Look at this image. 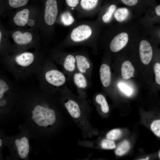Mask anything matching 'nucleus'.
<instances>
[{"label": "nucleus", "mask_w": 160, "mask_h": 160, "mask_svg": "<svg viewBox=\"0 0 160 160\" xmlns=\"http://www.w3.org/2000/svg\"><path fill=\"white\" fill-rule=\"evenodd\" d=\"M44 60L37 53L25 51L4 56L1 61L5 68L18 81L36 75Z\"/></svg>", "instance_id": "nucleus-1"}, {"label": "nucleus", "mask_w": 160, "mask_h": 160, "mask_svg": "<svg viewBox=\"0 0 160 160\" xmlns=\"http://www.w3.org/2000/svg\"><path fill=\"white\" fill-rule=\"evenodd\" d=\"M101 0H80L77 9L78 18L91 17L98 13Z\"/></svg>", "instance_id": "nucleus-6"}, {"label": "nucleus", "mask_w": 160, "mask_h": 160, "mask_svg": "<svg viewBox=\"0 0 160 160\" xmlns=\"http://www.w3.org/2000/svg\"><path fill=\"white\" fill-rule=\"evenodd\" d=\"M122 134L121 131L118 129H112L109 132L106 134V138L113 140L119 139Z\"/></svg>", "instance_id": "nucleus-25"}, {"label": "nucleus", "mask_w": 160, "mask_h": 160, "mask_svg": "<svg viewBox=\"0 0 160 160\" xmlns=\"http://www.w3.org/2000/svg\"><path fill=\"white\" fill-rule=\"evenodd\" d=\"M73 13L71 10H68L61 14L60 16V21L63 25L72 26L76 23Z\"/></svg>", "instance_id": "nucleus-21"}, {"label": "nucleus", "mask_w": 160, "mask_h": 160, "mask_svg": "<svg viewBox=\"0 0 160 160\" xmlns=\"http://www.w3.org/2000/svg\"><path fill=\"white\" fill-rule=\"evenodd\" d=\"M57 0H46L45 3L44 19L46 23L49 26L55 23L59 12Z\"/></svg>", "instance_id": "nucleus-9"}, {"label": "nucleus", "mask_w": 160, "mask_h": 160, "mask_svg": "<svg viewBox=\"0 0 160 160\" xmlns=\"http://www.w3.org/2000/svg\"><path fill=\"white\" fill-rule=\"evenodd\" d=\"M73 80L75 84L79 88H84L87 86V81L84 75L81 73L74 74Z\"/></svg>", "instance_id": "nucleus-23"}, {"label": "nucleus", "mask_w": 160, "mask_h": 160, "mask_svg": "<svg viewBox=\"0 0 160 160\" xmlns=\"http://www.w3.org/2000/svg\"><path fill=\"white\" fill-rule=\"evenodd\" d=\"M100 145L101 148L105 149H112L116 147L114 140L107 138L103 139Z\"/></svg>", "instance_id": "nucleus-27"}, {"label": "nucleus", "mask_w": 160, "mask_h": 160, "mask_svg": "<svg viewBox=\"0 0 160 160\" xmlns=\"http://www.w3.org/2000/svg\"><path fill=\"white\" fill-rule=\"evenodd\" d=\"M121 73L122 78L125 79H129L133 76L135 69L131 63L128 60L124 61L121 67Z\"/></svg>", "instance_id": "nucleus-20"}, {"label": "nucleus", "mask_w": 160, "mask_h": 160, "mask_svg": "<svg viewBox=\"0 0 160 160\" xmlns=\"http://www.w3.org/2000/svg\"><path fill=\"white\" fill-rule=\"evenodd\" d=\"M53 66L51 61L44 59L40 69L36 75L39 86L50 92L54 88L63 86L66 81V78L63 73Z\"/></svg>", "instance_id": "nucleus-4"}, {"label": "nucleus", "mask_w": 160, "mask_h": 160, "mask_svg": "<svg viewBox=\"0 0 160 160\" xmlns=\"http://www.w3.org/2000/svg\"><path fill=\"white\" fill-rule=\"evenodd\" d=\"M119 89L126 95L128 96L131 95L132 92L131 88L125 84L120 83L118 84Z\"/></svg>", "instance_id": "nucleus-31"}, {"label": "nucleus", "mask_w": 160, "mask_h": 160, "mask_svg": "<svg viewBox=\"0 0 160 160\" xmlns=\"http://www.w3.org/2000/svg\"><path fill=\"white\" fill-rule=\"evenodd\" d=\"M155 80L156 84L160 86V62H156L153 66Z\"/></svg>", "instance_id": "nucleus-29"}, {"label": "nucleus", "mask_w": 160, "mask_h": 160, "mask_svg": "<svg viewBox=\"0 0 160 160\" xmlns=\"http://www.w3.org/2000/svg\"><path fill=\"white\" fill-rule=\"evenodd\" d=\"M2 141L0 139V146L1 147L2 145Z\"/></svg>", "instance_id": "nucleus-34"}, {"label": "nucleus", "mask_w": 160, "mask_h": 160, "mask_svg": "<svg viewBox=\"0 0 160 160\" xmlns=\"http://www.w3.org/2000/svg\"><path fill=\"white\" fill-rule=\"evenodd\" d=\"M119 4L131 9L134 12L136 18L141 17L148 9L144 4L143 0H117Z\"/></svg>", "instance_id": "nucleus-12"}, {"label": "nucleus", "mask_w": 160, "mask_h": 160, "mask_svg": "<svg viewBox=\"0 0 160 160\" xmlns=\"http://www.w3.org/2000/svg\"><path fill=\"white\" fill-rule=\"evenodd\" d=\"M141 29L156 44L160 43V25H140Z\"/></svg>", "instance_id": "nucleus-13"}, {"label": "nucleus", "mask_w": 160, "mask_h": 160, "mask_svg": "<svg viewBox=\"0 0 160 160\" xmlns=\"http://www.w3.org/2000/svg\"><path fill=\"white\" fill-rule=\"evenodd\" d=\"M102 27L97 20L76 23L72 26L65 42L72 44L94 42L100 37Z\"/></svg>", "instance_id": "nucleus-3"}, {"label": "nucleus", "mask_w": 160, "mask_h": 160, "mask_svg": "<svg viewBox=\"0 0 160 160\" xmlns=\"http://www.w3.org/2000/svg\"><path fill=\"white\" fill-rule=\"evenodd\" d=\"M135 18V14L131 9L127 7H118L114 14L113 22L125 24L133 21Z\"/></svg>", "instance_id": "nucleus-11"}, {"label": "nucleus", "mask_w": 160, "mask_h": 160, "mask_svg": "<svg viewBox=\"0 0 160 160\" xmlns=\"http://www.w3.org/2000/svg\"><path fill=\"white\" fill-rule=\"evenodd\" d=\"M119 4L117 1L113 0L101 8L97 20L103 27L108 26L113 23L114 14Z\"/></svg>", "instance_id": "nucleus-7"}, {"label": "nucleus", "mask_w": 160, "mask_h": 160, "mask_svg": "<svg viewBox=\"0 0 160 160\" xmlns=\"http://www.w3.org/2000/svg\"><path fill=\"white\" fill-rule=\"evenodd\" d=\"M96 102L101 106L102 111L107 113L109 111V107L105 97L102 95L98 94L95 97Z\"/></svg>", "instance_id": "nucleus-24"}, {"label": "nucleus", "mask_w": 160, "mask_h": 160, "mask_svg": "<svg viewBox=\"0 0 160 160\" xmlns=\"http://www.w3.org/2000/svg\"><path fill=\"white\" fill-rule=\"evenodd\" d=\"M159 158H160V151H159Z\"/></svg>", "instance_id": "nucleus-35"}, {"label": "nucleus", "mask_w": 160, "mask_h": 160, "mask_svg": "<svg viewBox=\"0 0 160 160\" xmlns=\"http://www.w3.org/2000/svg\"><path fill=\"white\" fill-rule=\"evenodd\" d=\"M65 107L73 118H78L81 115V111L78 104L75 101L69 100L64 104Z\"/></svg>", "instance_id": "nucleus-18"}, {"label": "nucleus", "mask_w": 160, "mask_h": 160, "mask_svg": "<svg viewBox=\"0 0 160 160\" xmlns=\"http://www.w3.org/2000/svg\"><path fill=\"white\" fill-rule=\"evenodd\" d=\"M80 0H65V2L71 11L77 9L79 5Z\"/></svg>", "instance_id": "nucleus-30"}, {"label": "nucleus", "mask_w": 160, "mask_h": 160, "mask_svg": "<svg viewBox=\"0 0 160 160\" xmlns=\"http://www.w3.org/2000/svg\"><path fill=\"white\" fill-rule=\"evenodd\" d=\"M29 0H8L9 5L12 8H18L25 6Z\"/></svg>", "instance_id": "nucleus-26"}, {"label": "nucleus", "mask_w": 160, "mask_h": 160, "mask_svg": "<svg viewBox=\"0 0 160 160\" xmlns=\"http://www.w3.org/2000/svg\"><path fill=\"white\" fill-rule=\"evenodd\" d=\"M12 36L17 48L14 51V53L25 51L27 48L30 45L33 39L32 34L28 32L22 33L17 31L14 32Z\"/></svg>", "instance_id": "nucleus-10"}, {"label": "nucleus", "mask_w": 160, "mask_h": 160, "mask_svg": "<svg viewBox=\"0 0 160 160\" xmlns=\"http://www.w3.org/2000/svg\"><path fill=\"white\" fill-rule=\"evenodd\" d=\"M29 10L25 8L18 12L13 19L14 23L19 26H24L27 23L29 18Z\"/></svg>", "instance_id": "nucleus-16"}, {"label": "nucleus", "mask_w": 160, "mask_h": 160, "mask_svg": "<svg viewBox=\"0 0 160 160\" xmlns=\"http://www.w3.org/2000/svg\"><path fill=\"white\" fill-rule=\"evenodd\" d=\"M143 1L148 9L157 4L156 2V0H143Z\"/></svg>", "instance_id": "nucleus-32"}, {"label": "nucleus", "mask_w": 160, "mask_h": 160, "mask_svg": "<svg viewBox=\"0 0 160 160\" xmlns=\"http://www.w3.org/2000/svg\"><path fill=\"white\" fill-rule=\"evenodd\" d=\"M151 128L154 134L160 137V119L154 121L151 124Z\"/></svg>", "instance_id": "nucleus-28"}, {"label": "nucleus", "mask_w": 160, "mask_h": 160, "mask_svg": "<svg viewBox=\"0 0 160 160\" xmlns=\"http://www.w3.org/2000/svg\"><path fill=\"white\" fill-rule=\"evenodd\" d=\"M116 0L117 1V0Z\"/></svg>", "instance_id": "nucleus-36"}, {"label": "nucleus", "mask_w": 160, "mask_h": 160, "mask_svg": "<svg viewBox=\"0 0 160 160\" xmlns=\"http://www.w3.org/2000/svg\"><path fill=\"white\" fill-rule=\"evenodd\" d=\"M100 73L103 86L105 87L109 86L111 81V73L109 66L106 64H102L100 68Z\"/></svg>", "instance_id": "nucleus-15"}, {"label": "nucleus", "mask_w": 160, "mask_h": 160, "mask_svg": "<svg viewBox=\"0 0 160 160\" xmlns=\"http://www.w3.org/2000/svg\"><path fill=\"white\" fill-rule=\"evenodd\" d=\"M62 65L65 70L68 72L73 71L75 68V57L71 54H68L62 58Z\"/></svg>", "instance_id": "nucleus-17"}, {"label": "nucleus", "mask_w": 160, "mask_h": 160, "mask_svg": "<svg viewBox=\"0 0 160 160\" xmlns=\"http://www.w3.org/2000/svg\"><path fill=\"white\" fill-rule=\"evenodd\" d=\"M2 40V34L1 31H0V42Z\"/></svg>", "instance_id": "nucleus-33"}, {"label": "nucleus", "mask_w": 160, "mask_h": 160, "mask_svg": "<svg viewBox=\"0 0 160 160\" xmlns=\"http://www.w3.org/2000/svg\"><path fill=\"white\" fill-rule=\"evenodd\" d=\"M137 21L141 25H160V4L148 9Z\"/></svg>", "instance_id": "nucleus-8"}, {"label": "nucleus", "mask_w": 160, "mask_h": 160, "mask_svg": "<svg viewBox=\"0 0 160 160\" xmlns=\"http://www.w3.org/2000/svg\"><path fill=\"white\" fill-rule=\"evenodd\" d=\"M130 145L127 140L122 142L116 148L115 153L118 156H122L126 154L129 150Z\"/></svg>", "instance_id": "nucleus-22"}, {"label": "nucleus", "mask_w": 160, "mask_h": 160, "mask_svg": "<svg viewBox=\"0 0 160 160\" xmlns=\"http://www.w3.org/2000/svg\"><path fill=\"white\" fill-rule=\"evenodd\" d=\"M135 41L138 45V53L141 62L145 65L149 64L154 56L157 44L153 46L155 43L141 29Z\"/></svg>", "instance_id": "nucleus-5"}, {"label": "nucleus", "mask_w": 160, "mask_h": 160, "mask_svg": "<svg viewBox=\"0 0 160 160\" xmlns=\"http://www.w3.org/2000/svg\"><path fill=\"white\" fill-rule=\"evenodd\" d=\"M77 66L79 71L82 73H85L90 67V64L87 57L81 54L75 56Z\"/></svg>", "instance_id": "nucleus-19"}, {"label": "nucleus", "mask_w": 160, "mask_h": 160, "mask_svg": "<svg viewBox=\"0 0 160 160\" xmlns=\"http://www.w3.org/2000/svg\"><path fill=\"white\" fill-rule=\"evenodd\" d=\"M15 143L20 157L22 159L25 158L29 151V145L28 138L26 137H23L20 140L17 139Z\"/></svg>", "instance_id": "nucleus-14"}, {"label": "nucleus", "mask_w": 160, "mask_h": 160, "mask_svg": "<svg viewBox=\"0 0 160 160\" xmlns=\"http://www.w3.org/2000/svg\"><path fill=\"white\" fill-rule=\"evenodd\" d=\"M100 37L107 41L110 51L117 53L129 43L133 42L140 31V25L137 20L124 24L113 23L107 26Z\"/></svg>", "instance_id": "nucleus-2"}]
</instances>
